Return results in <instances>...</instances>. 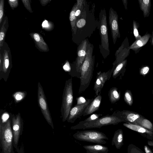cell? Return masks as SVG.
<instances>
[{
    "instance_id": "2e32d148",
    "label": "cell",
    "mask_w": 153,
    "mask_h": 153,
    "mask_svg": "<svg viewBox=\"0 0 153 153\" xmlns=\"http://www.w3.org/2000/svg\"><path fill=\"white\" fill-rule=\"evenodd\" d=\"M123 125L140 134L146 139L153 140V132L139 125L124 123Z\"/></svg>"
},
{
    "instance_id": "e0dca14e",
    "label": "cell",
    "mask_w": 153,
    "mask_h": 153,
    "mask_svg": "<svg viewBox=\"0 0 153 153\" xmlns=\"http://www.w3.org/2000/svg\"><path fill=\"white\" fill-rule=\"evenodd\" d=\"M102 98L100 94L93 99L87 107L83 116L88 115L98 110L101 103Z\"/></svg>"
},
{
    "instance_id": "4316f807",
    "label": "cell",
    "mask_w": 153,
    "mask_h": 153,
    "mask_svg": "<svg viewBox=\"0 0 153 153\" xmlns=\"http://www.w3.org/2000/svg\"><path fill=\"white\" fill-rule=\"evenodd\" d=\"M76 2L77 8L75 15L77 21L80 18L83 12L84 0H77Z\"/></svg>"
},
{
    "instance_id": "cb8c5ba5",
    "label": "cell",
    "mask_w": 153,
    "mask_h": 153,
    "mask_svg": "<svg viewBox=\"0 0 153 153\" xmlns=\"http://www.w3.org/2000/svg\"><path fill=\"white\" fill-rule=\"evenodd\" d=\"M140 10L143 11L144 18L149 16L151 9V0H138Z\"/></svg>"
},
{
    "instance_id": "6da1fadb",
    "label": "cell",
    "mask_w": 153,
    "mask_h": 153,
    "mask_svg": "<svg viewBox=\"0 0 153 153\" xmlns=\"http://www.w3.org/2000/svg\"><path fill=\"white\" fill-rule=\"evenodd\" d=\"M95 5H92L91 9L85 0H84V8L80 18L76 23V31L72 35V40L75 44L79 45L83 41L90 38L98 29L99 20L96 19L94 16Z\"/></svg>"
},
{
    "instance_id": "f6af8a7d",
    "label": "cell",
    "mask_w": 153,
    "mask_h": 153,
    "mask_svg": "<svg viewBox=\"0 0 153 153\" xmlns=\"http://www.w3.org/2000/svg\"><path fill=\"white\" fill-rule=\"evenodd\" d=\"M122 1H123V4L124 5L125 9L126 10H127V1L126 0H123Z\"/></svg>"
},
{
    "instance_id": "60d3db41",
    "label": "cell",
    "mask_w": 153,
    "mask_h": 153,
    "mask_svg": "<svg viewBox=\"0 0 153 153\" xmlns=\"http://www.w3.org/2000/svg\"><path fill=\"white\" fill-rule=\"evenodd\" d=\"M63 69L66 71L70 72L71 69V67L69 62L67 61L63 66Z\"/></svg>"
},
{
    "instance_id": "ac0fdd59",
    "label": "cell",
    "mask_w": 153,
    "mask_h": 153,
    "mask_svg": "<svg viewBox=\"0 0 153 153\" xmlns=\"http://www.w3.org/2000/svg\"><path fill=\"white\" fill-rule=\"evenodd\" d=\"M83 147L87 153H108L109 151L107 147L101 144L86 145Z\"/></svg>"
},
{
    "instance_id": "74e56055",
    "label": "cell",
    "mask_w": 153,
    "mask_h": 153,
    "mask_svg": "<svg viewBox=\"0 0 153 153\" xmlns=\"http://www.w3.org/2000/svg\"><path fill=\"white\" fill-rule=\"evenodd\" d=\"M4 0L0 1V24L1 23L4 15Z\"/></svg>"
},
{
    "instance_id": "ab89813d",
    "label": "cell",
    "mask_w": 153,
    "mask_h": 153,
    "mask_svg": "<svg viewBox=\"0 0 153 153\" xmlns=\"http://www.w3.org/2000/svg\"><path fill=\"white\" fill-rule=\"evenodd\" d=\"M88 99L86 100L83 97H77L76 100H77L76 105H79L84 104L86 103Z\"/></svg>"
},
{
    "instance_id": "d590c367",
    "label": "cell",
    "mask_w": 153,
    "mask_h": 153,
    "mask_svg": "<svg viewBox=\"0 0 153 153\" xmlns=\"http://www.w3.org/2000/svg\"><path fill=\"white\" fill-rule=\"evenodd\" d=\"M150 70L149 67L147 65L142 66L140 69L139 73L140 75L145 77L149 73Z\"/></svg>"
},
{
    "instance_id": "603a6c76",
    "label": "cell",
    "mask_w": 153,
    "mask_h": 153,
    "mask_svg": "<svg viewBox=\"0 0 153 153\" xmlns=\"http://www.w3.org/2000/svg\"><path fill=\"white\" fill-rule=\"evenodd\" d=\"M108 95L111 103L114 104L120 100L121 92L117 88L114 87L110 89Z\"/></svg>"
},
{
    "instance_id": "7dc6e473",
    "label": "cell",
    "mask_w": 153,
    "mask_h": 153,
    "mask_svg": "<svg viewBox=\"0 0 153 153\" xmlns=\"http://www.w3.org/2000/svg\"><path fill=\"white\" fill-rule=\"evenodd\" d=\"M2 57L1 56V54H0V69L1 68V62L2 63Z\"/></svg>"
},
{
    "instance_id": "8992f818",
    "label": "cell",
    "mask_w": 153,
    "mask_h": 153,
    "mask_svg": "<svg viewBox=\"0 0 153 153\" xmlns=\"http://www.w3.org/2000/svg\"><path fill=\"white\" fill-rule=\"evenodd\" d=\"M73 137L75 139L79 141L99 144H106L107 142L105 140L109 139L105 133L93 130L77 131L73 135Z\"/></svg>"
},
{
    "instance_id": "8fae6325",
    "label": "cell",
    "mask_w": 153,
    "mask_h": 153,
    "mask_svg": "<svg viewBox=\"0 0 153 153\" xmlns=\"http://www.w3.org/2000/svg\"><path fill=\"white\" fill-rule=\"evenodd\" d=\"M108 21L113 43L115 44L117 39L120 38V35L118 23V16L117 12L112 7H110L109 10Z\"/></svg>"
},
{
    "instance_id": "30bf717a",
    "label": "cell",
    "mask_w": 153,
    "mask_h": 153,
    "mask_svg": "<svg viewBox=\"0 0 153 153\" xmlns=\"http://www.w3.org/2000/svg\"><path fill=\"white\" fill-rule=\"evenodd\" d=\"M111 115L121 119L125 123L136 125L144 117L137 112L127 110H116Z\"/></svg>"
},
{
    "instance_id": "c3c4849f",
    "label": "cell",
    "mask_w": 153,
    "mask_h": 153,
    "mask_svg": "<svg viewBox=\"0 0 153 153\" xmlns=\"http://www.w3.org/2000/svg\"><path fill=\"white\" fill-rule=\"evenodd\" d=\"M151 45H153V36L152 38V42H151Z\"/></svg>"
},
{
    "instance_id": "836d02e7",
    "label": "cell",
    "mask_w": 153,
    "mask_h": 153,
    "mask_svg": "<svg viewBox=\"0 0 153 153\" xmlns=\"http://www.w3.org/2000/svg\"><path fill=\"white\" fill-rule=\"evenodd\" d=\"M26 95V92L19 91L14 93L13 95V97L15 102L17 103L23 99Z\"/></svg>"
},
{
    "instance_id": "7402d4cb",
    "label": "cell",
    "mask_w": 153,
    "mask_h": 153,
    "mask_svg": "<svg viewBox=\"0 0 153 153\" xmlns=\"http://www.w3.org/2000/svg\"><path fill=\"white\" fill-rule=\"evenodd\" d=\"M30 34L35 42L36 45L40 50L44 52L48 51V46L41 35L37 33H31Z\"/></svg>"
},
{
    "instance_id": "f1b7e54d",
    "label": "cell",
    "mask_w": 153,
    "mask_h": 153,
    "mask_svg": "<svg viewBox=\"0 0 153 153\" xmlns=\"http://www.w3.org/2000/svg\"><path fill=\"white\" fill-rule=\"evenodd\" d=\"M124 100L126 103L129 106L132 105L133 99L132 92L131 90H127L124 94Z\"/></svg>"
},
{
    "instance_id": "8d00e7d4",
    "label": "cell",
    "mask_w": 153,
    "mask_h": 153,
    "mask_svg": "<svg viewBox=\"0 0 153 153\" xmlns=\"http://www.w3.org/2000/svg\"><path fill=\"white\" fill-rule=\"evenodd\" d=\"M24 6L30 12H33L30 4V1L29 0H22Z\"/></svg>"
},
{
    "instance_id": "1f68e13d",
    "label": "cell",
    "mask_w": 153,
    "mask_h": 153,
    "mask_svg": "<svg viewBox=\"0 0 153 153\" xmlns=\"http://www.w3.org/2000/svg\"><path fill=\"white\" fill-rule=\"evenodd\" d=\"M128 153H145L140 148L133 144H129L127 147Z\"/></svg>"
},
{
    "instance_id": "9c48e42d",
    "label": "cell",
    "mask_w": 153,
    "mask_h": 153,
    "mask_svg": "<svg viewBox=\"0 0 153 153\" xmlns=\"http://www.w3.org/2000/svg\"><path fill=\"white\" fill-rule=\"evenodd\" d=\"M38 101L42 113L48 124L53 129V125L46 99L42 87L39 82L38 87Z\"/></svg>"
},
{
    "instance_id": "ffe728a7",
    "label": "cell",
    "mask_w": 153,
    "mask_h": 153,
    "mask_svg": "<svg viewBox=\"0 0 153 153\" xmlns=\"http://www.w3.org/2000/svg\"><path fill=\"white\" fill-rule=\"evenodd\" d=\"M111 143L112 146L114 145L118 149H120L123 145V133L122 129H118L115 131Z\"/></svg>"
},
{
    "instance_id": "5bb4252c",
    "label": "cell",
    "mask_w": 153,
    "mask_h": 153,
    "mask_svg": "<svg viewBox=\"0 0 153 153\" xmlns=\"http://www.w3.org/2000/svg\"><path fill=\"white\" fill-rule=\"evenodd\" d=\"M93 99H88L85 103L79 105H76L71 108L67 120L68 123H74L76 120L83 115L87 107L93 100Z\"/></svg>"
},
{
    "instance_id": "3957f363",
    "label": "cell",
    "mask_w": 153,
    "mask_h": 153,
    "mask_svg": "<svg viewBox=\"0 0 153 153\" xmlns=\"http://www.w3.org/2000/svg\"><path fill=\"white\" fill-rule=\"evenodd\" d=\"M99 30L101 39V44L99 48L100 52L105 59L109 55V39L107 21V16L105 8L101 10L99 14Z\"/></svg>"
},
{
    "instance_id": "d4e9b609",
    "label": "cell",
    "mask_w": 153,
    "mask_h": 153,
    "mask_svg": "<svg viewBox=\"0 0 153 153\" xmlns=\"http://www.w3.org/2000/svg\"><path fill=\"white\" fill-rule=\"evenodd\" d=\"M76 2L75 3L70 12L69 19L72 32V35L74 34L76 31V20L75 16V13L76 10Z\"/></svg>"
},
{
    "instance_id": "7a4b0ae2",
    "label": "cell",
    "mask_w": 153,
    "mask_h": 153,
    "mask_svg": "<svg viewBox=\"0 0 153 153\" xmlns=\"http://www.w3.org/2000/svg\"><path fill=\"white\" fill-rule=\"evenodd\" d=\"M94 46L89 43L86 56L81 68L80 84L78 94L82 93L88 87L93 77L95 62V55H93Z\"/></svg>"
},
{
    "instance_id": "44dd1931",
    "label": "cell",
    "mask_w": 153,
    "mask_h": 153,
    "mask_svg": "<svg viewBox=\"0 0 153 153\" xmlns=\"http://www.w3.org/2000/svg\"><path fill=\"white\" fill-rule=\"evenodd\" d=\"M127 62V60L125 59L117 65L112 75L114 79L119 80L122 79L126 71Z\"/></svg>"
},
{
    "instance_id": "d6a6232c",
    "label": "cell",
    "mask_w": 153,
    "mask_h": 153,
    "mask_svg": "<svg viewBox=\"0 0 153 153\" xmlns=\"http://www.w3.org/2000/svg\"><path fill=\"white\" fill-rule=\"evenodd\" d=\"M139 27V23L137 21L134 20L133 23V31L136 40L140 39L142 37L138 32V28Z\"/></svg>"
},
{
    "instance_id": "52a82bcc",
    "label": "cell",
    "mask_w": 153,
    "mask_h": 153,
    "mask_svg": "<svg viewBox=\"0 0 153 153\" xmlns=\"http://www.w3.org/2000/svg\"><path fill=\"white\" fill-rule=\"evenodd\" d=\"M88 39L83 41L77 48V57L75 61L72 65L71 71L69 74L72 77L79 78L81 75V68L85 60L88 44Z\"/></svg>"
},
{
    "instance_id": "9a60e30c",
    "label": "cell",
    "mask_w": 153,
    "mask_h": 153,
    "mask_svg": "<svg viewBox=\"0 0 153 153\" xmlns=\"http://www.w3.org/2000/svg\"><path fill=\"white\" fill-rule=\"evenodd\" d=\"M12 122L14 146L16 149L23 128V123L19 113L16 117L13 118Z\"/></svg>"
},
{
    "instance_id": "4dcf8cb0",
    "label": "cell",
    "mask_w": 153,
    "mask_h": 153,
    "mask_svg": "<svg viewBox=\"0 0 153 153\" xmlns=\"http://www.w3.org/2000/svg\"><path fill=\"white\" fill-rule=\"evenodd\" d=\"M6 20H4L3 23L1 28L0 32V49L3 45V42L5 36L6 32L5 25Z\"/></svg>"
},
{
    "instance_id": "ba28073f",
    "label": "cell",
    "mask_w": 153,
    "mask_h": 153,
    "mask_svg": "<svg viewBox=\"0 0 153 153\" xmlns=\"http://www.w3.org/2000/svg\"><path fill=\"white\" fill-rule=\"evenodd\" d=\"M9 120L4 124L0 125V137L3 151L5 153H11L12 148L13 134Z\"/></svg>"
},
{
    "instance_id": "f546056e",
    "label": "cell",
    "mask_w": 153,
    "mask_h": 153,
    "mask_svg": "<svg viewBox=\"0 0 153 153\" xmlns=\"http://www.w3.org/2000/svg\"><path fill=\"white\" fill-rule=\"evenodd\" d=\"M102 115V114H93L88 117L84 120L79 122L77 124H81L95 120L100 118V117Z\"/></svg>"
},
{
    "instance_id": "ee69618b",
    "label": "cell",
    "mask_w": 153,
    "mask_h": 153,
    "mask_svg": "<svg viewBox=\"0 0 153 153\" xmlns=\"http://www.w3.org/2000/svg\"><path fill=\"white\" fill-rule=\"evenodd\" d=\"M40 3H41L42 5L44 6L46 5L49 1H51V0H40Z\"/></svg>"
},
{
    "instance_id": "4fadbf2b",
    "label": "cell",
    "mask_w": 153,
    "mask_h": 153,
    "mask_svg": "<svg viewBox=\"0 0 153 153\" xmlns=\"http://www.w3.org/2000/svg\"><path fill=\"white\" fill-rule=\"evenodd\" d=\"M112 74L111 69L106 72L99 71L97 73L94 86L96 96L100 94L105 83L110 79Z\"/></svg>"
},
{
    "instance_id": "7c38bea8",
    "label": "cell",
    "mask_w": 153,
    "mask_h": 153,
    "mask_svg": "<svg viewBox=\"0 0 153 153\" xmlns=\"http://www.w3.org/2000/svg\"><path fill=\"white\" fill-rule=\"evenodd\" d=\"M130 49L128 40L126 38L115 52V55L116 59L113 63V67L111 69L112 73L117 65L125 60V59L128 55Z\"/></svg>"
},
{
    "instance_id": "e575fe53",
    "label": "cell",
    "mask_w": 153,
    "mask_h": 153,
    "mask_svg": "<svg viewBox=\"0 0 153 153\" xmlns=\"http://www.w3.org/2000/svg\"><path fill=\"white\" fill-rule=\"evenodd\" d=\"M53 25L51 22H49L46 20L43 21L42 24V26L43 29L47 30H51L52 29Z\"/></svg>"
},
{
    "instance_id": "484cf974",
    "label": "cell",
    "mask_w": 153,
    "mask_h": 153,
    "mask_svg": "<svg viewBox=\"0 0 153 153\" xmlns=\"http://www.w3.org/2000/svg\"><path fill=\"white\" fill-rule=\"evenodd\" d=\"M137 125L141 126L153 132V124L149 120L144 117L137 123Z\"/></svg>"
},
{
    "instance_id": "bcb514c9",
    "label": "cell",
    "mask_w": 153,
    "mask_h": 153,
    "mask_svg": "<svg viewBox=\"0 0 153 153\" xmlns=\"http://www.w3.org/2000/svg\"><path fill=\"white\" fill-rule=\"evenodd\" d=\"M147 143L149 146L153 147V140H148Z\"/></svg>"
},
{
    "instance_id": "d6986e66",
    "label": "cell",
    "mask_w": 153,
    "mask_h": 153,
    "mask_svg": "<svg viewBox=\"0 0 153 153\" xmlns=\"http://www.w3.org/2000/svg\"><path fill=\"white\" fill-rule=\"evenodd\" d=\"M151 36L150 33L146 34L142 36L140 39L136 40L129 46L130 49L134 51L136 53L141 47L144 46L147 43Z\"/></svg>"
},
{
    "instance_id": "7bdbcfd3",
    "label": "cell",
    "mask_w": 153,
    "mask_h": 153,
    "mask_svg": "<svg viewBox=\"0 0 153 153\" xmlns=\"http://www.w3.org/2000/svg\"><path fill=\"white\" fill-rule=\"evenodd\" d=\"M144 149L145 153H153L150 148L147 145L144 146Z\"/></svg>"
},
{
    "instance_id": "f35d334b",
    "label": "cell",
    "mask_w": 153,
    "mask_h": 153,
    "mask_svg": "<svg viewBox=\"0 0 153 153\" xmlns=\"http://www.w3.org/2000/svg\"><path fill=\"white\" fill-rule=\"evenodd\" d=\"M8 2L11 7L13 9L16 7L18 5V0H8Z\"/></svg>"
},
{
    "instance_id": "5b68a950",
    "label": "cell",
    "mask_w": 153,
    "mask_h": 153,
    "mask_svg": "<svg viewBox=\"0 0 153 153\" xmlns=\"http://www.w3.org/2000/svg\"><path fill=\"white\" fill-rule=\"evenodd\" d=\"M73 100L72 81L71 78L66 81L63 94L61 112L63 122L68 119Z\"/></svg>"
},
{
    "instance_id": "277c9868",
    "label": "cell",
    "mask_w": 153,
    "mask_h": 153,
    "mask_svg": "<svg viewBox=\"0 0 153 153\" xmlns=\"http://www.w3.org/2000/svg\"><path fill=\"white\" fill-rule=\"evenodd\" d=\"M123 122L121 119L111 115H106L100 117L95 120L83 124L76 125L71 127L72 130L100 128L101 127L109 125H115Z\"/></svg>"
},
{
    "instance_id": "681fc988",
    "label": "cell",
    "mask_w": 153,
    "mask_h": 153,
    "mask_svg": "<svg viewBox=\"0 0 153 153\" xmlns=\"http://www.w3.org/2000/svg\"><path fill=\"white\" fill-rule=\"evenodd\" d=\"M152 94L153 95V89L152 91Z\"/></svg>"
},
{
    "instance_id": "b9f144b4",
    "label": "cell",
    "mask_w": 153,
    "mask_h": 153,
    "mask_svg": "<svg viewBox=\"0 0 153 153\" xmlns=\"http://www.w3.org/2000/svg\"><path fill=\"white\" fill-rule=\"evenodd\" d=\"M9 117V115L7 113H4L2 115L1 119L2 120V123H6L8 120V118Z\"/></svg>"
},
{
    "instance_id": "83f0119b",
    "label": "cell",
    "mask_w": 153,
    "mask_h": 153,
    "mask_svg": "<svg viewBox=\"0 0 153 153\" xmlns=\"http://www.w3.org/2000/svg\"><path fill=\"white\" fill-rule=\"evenodd\" d=\"M9 60L8 51H4L2 66V71L4 73H5L7 72L9 67Z\"/></svg>"
}]
</instances>
